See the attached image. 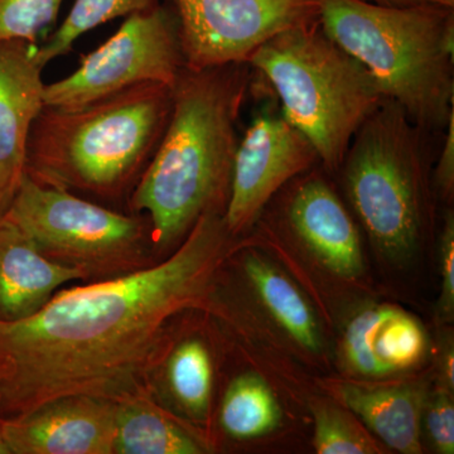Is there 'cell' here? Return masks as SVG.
Here are the masks:
<instances>
[{
    "instance_id": "6da1fadb",
    "label": "cell",
    "mask_w": 454,
    "mask_h": 454,
    "mask_svg": "<svg viewBox=\"0 0 454 454\" xmlns=\"http://www.w3.org/2000/svg\"><path fill=\"white\" fill-rule=\"evenodd\" d=\"M230 235L219 211L206 212L168 259L0 319V406L20 417L62 397L151 396L149 380L172 352L170 325L207 298Z\"/></svg>"
},
{
    "instance_id": "7a4b0ae2",
    "label": "cell",
    "mask_w": 454,
    "mask_h": 454,
    "mask_svg": "<svg viewBox=\"0 0 454 454\" xmlns=\"http://www.w3.org/2000/svg\"><path fill=\"white\" fill-rule=\"evenodd\" d=\"M247 88L244 64L182 68L166 129L130 200L133 210L148 214L155 247L186 236L229 197Z\"/></svg>"
},
{
    "instance_id": "3957f363",
    "label": "cell",
    "mask_w": 454,
    "mask_h": 454,
    "mask_svg": "<svg viewBox=\"0 0 454 454\" xmlns=\"http://www.w3.org/2000/svg\"><path fill=\"white\" fill-rule=\"evenodd\" d=\"M170 109L172 88L157 82L79 107L44 106L29 137L26 173L49 186L119 196L151 160Z\"/></svg>"
},
{
    "instance_id": "277c9868",
    "label": "cell",
    "mask_w": 454,
    "mask_h": 454,
    "mask_svg": "<svg viewBox=\"0 0 454 454\" xmlns=\"http://www.w3.org/2000/svg\"><path fill=\"white\" fill-rule=\"evenodd\" d=\"M319 26L357 59L415 125L446 129L454 113V12L443 5L385 7L318 0Z\"/></svg>"
},
{
    "instance_id": "5b68a950",
    "label": "cell",
    "mask_w": 454,
    "mask_h": 454,
    "mask_svg": "<svg viewBox=\"0 0 454 454\" xmlns=\"http://www.w3.org/2000/svg\"><path fill=\"white\" fill-rule=\"evenodd\" d=\"M247 62L276 89L283 118L309 140L328 170L340 168L355 134L387 98L319 22L279 33Z\"/></svg>"
},
{
    "instance_id": "8992f818",
    "label": "cell",
    "mask_w": 454,
    "mask_h": 454,
    "mask_svg": "<svg viewBox=\"0 0 454 454\" xmlns=\"http://www.w3.org/2000/svg\"><path fill=\"white\" fill-rule=\"evenodd\" d=\"M424 134L385 98L355 134L343 160L352 207L376 249L395 262L413 255L426 223Z\"/></svg>"
},
{
    "instance_id": "52a82bcc",
    "label": "cell",
    "mask_w": 454,
    "mask_h": 454,
    "mask_svg": "<svg viewBox=\"0 0 454 454\" xmlns=\"http://www.w3.org/2000/svg\"><path fill=\"white\" fill-rule=\"evenodd\" d=\"M46 258L85 280L113 279L151 267V226L25 175L4 215Z\"/></svg>"
},
{
    "instance_id": "ba28073f",
    "label": "cell",
    "mask_w": 454,
    "mask_h": 454,
    "mask_svg": "<svg viewBox=\"0 0 454 454\" xmlns=\"http://www.w3.org/2000/svg\"><path fill=\"white\" fill-rule=\"evenodd\" d=\"M184 67L177 18L158 5L128 17L70 76L44 86V106L79 107L139 83L172 88Z\"/></svg>"
},
{
    "instance_id": "9c48e42d",
    "label": "cell",
    "mask_w": 454,
    "mask_h": 454,
    "mask_svg": "<svg viewBox=\"0 0 454 454\" xmlns=\"http://www.w3.org/2000/svg\"><path fill=\"white\" fill-rule=\"evenodd\" d=\"M184 66L247 64L262 44L319 22L318 0H175Z\"/></svg>"
},
{
    "instance_id": "30bf717a",
    "label": "cell",
    "mask_w": 454,
    "mask_h": 454,
    "mask_svg": "<svg viewBox=\"0 0 454 454\" xmlns=\"http://www.w3.org/2000/svg\"><path fill=\"white\" fill-rule=\"evenodd\" d=\"M318 160L309 140L284 118L259 116L236 151L223 215L230 234L252 226L278 191Z\"/></svg>"
},
{
    "instance_id": "8fae6325",
    "label": "cell",
    "mask_w": 454,
    "mask_h": 454,
    "mask_svg": "<svg viewBox=\"0 0 454 454\" xmlns=\"http://www.w3.org/2000/svg\"><path fill=\"white\" fill-rule=\"evenodd\" d=\"M116 413L109 400L68 396L0 424L11 453L112 454Z\"/></svg>"
},
{
    "instance_id": "7c38bea8",
    "label": "cell",
    "mask_w": 454,
    "mask_h": 454,
    "mask_svg": "<svg viewBox=\"0 0 454 454\" xmlns=\"http://www.w3.org/2000/svg\"><path fill=\"white\" fill-rule=\"evenodd\" d=\"M35 50L23 41L0 43V217L25 177L29 137L44 107Z\"/></svg>"
},
{
    "instance_id": "4fadbf2b",
    "label": "cell",
    "mask_w": 454,
    "mask_h": 454,
    "mask_svg": "<svg viewBox=\"0 0 454 454\" xmlns=\"http://www.w3.org/2000/svg\"><path fill=\"white\" fill-rule=\"evenodd\" d=\"M426 348L419 322L390 306L361 310L349 321L342 340L346 365L364 378L411 369L422 360Z\"/></svg>"
},
{
    "instance_id": "5bb4252c",
    "label": "cell",
    "mask_w": 454,
    "mask_h": 454,
    "mask_svg": "<svg viewBox=\"0 0 454 454\" xmlns=\"http://www.w3.org/2000/svg\"><path fill=\"white\" fill-rule=\"evenodd\" d=\"M298 238L337 276L356 278L364 270L360 235L343 203L325 181L301 182L288 206Z\"/></svg>"
},
{
    "instance_id": "9a60e30c",
    "label": "cell",
    "mask_w": 454,
    "mask_h": 454,
    "mask_svg": "<svg viewBox=\"0 0 454 454\" xmlns=\"http://www.w3.org/2000/svg\"><path fill=\"white\" fill-rule=\"evenodd\" d=\"M85 280L76 269L46 258L31 238L0 217V319L16 321L37 312L59 286Z\"/></svg>"
},
{
    "instance_id": "2e32d148",
    "label": "cell",
    "mask_w": 454,
    "mask_h": 454,
    "mask_svg": "<svg viewBox=\"0 0 454 454\" xmlns=\"http://www.w3.org/2000/svg\"><path fill=\"white\" fill-rule=\"evenodd\" d=\"M340 403L376 437L403 454L422 453L423 399L411 387H363L343 382L336 387Z\"/></svg>"
},
{
    "instance_id": "e0dca14e",
    "label": "cell",
    "mask_w": 454,
    "mask_h": 454,
    "mask_svg": "<svg viewBox=\"0 0 454 454\" xmlns=\"http://www.w3.org/2000/svg\"><path fill=\"white\" fill-rule=\"evenodd\" d=\"M203 448L190 433L164 415L149 396L118 404L114 453L200 454Z\"/></svg>"
},
{
    "instance_id": "ac0fdd59",
    "label": "cell",
    "mask_w": 454,
    "mask_h": 454,
    "mask_svg": "<svg viewBox=\"0 0 454 454\" xmlns=\"http://www.w3.org/2000/svg\"><path fill=\"white\" fill-rule=\"evenodd\" d=\"M244 270L250 283L280 327L301 348L318 352L321 333L309 304L279 269L259 255H247Z\"/></svg>"
},
{
    "instance_id": "d6986e66",
    "label": "cell",
    "mask_w": 454,
    "mask_h": 454,
    "mask_svg": "<svg viewBox=\"0 0 454 454\" xmlns=\"http://www.w3.org/2000/svg\"><path fill=\"white\" fill-rule=\"evenodd\" d=\"M282 422L277 397L262 376L247 372L227 387L221 405V424L232 438L254 439L273 432Z\"/></svg>"
},
{
    "instance_id": "ffe728a7",
    "label": "cell",
    "mask_w": 454,
    "mask_h": 454,
    "mask_svg": "<svg viewBox=\"0 0 454 454\" xmlns=\"http://www.w3.org/2000/svg\"><path fill=\"white\" fill-rule=\"evenodd\" d=\"M160 5V0H74L70 13L55 35L41 49L35 50L38 64L44 66L64 56L77 38L115 18L151 11Z\"/></svg>"
},
{
    "instance_id": "44dd1931",
    "label": "cell",
    "mask_w": 454,
    "mask_h": 454,
    "mask_svg": "<svg viewBox=\"0 0 454 454\" xmlns=\"http://www.w3.org/2000/svg\"><path fill=\"white\" fill-rule=\"evenodd\" d=\"M170 390L179 404L196 418L210 411L212 365L207 348L199 340H187L172 349L167 358Z\"/></svg>"
},
{
    "instance_id": "7402d4cb",
    "label": "cell",
    "mask_w": 454,
    "mask_h": 454,
    "mask_svg": "<svg viewBox=\"0 0 454 454\" xmlns=\"http://www.w3.org/2000/svg\"><path fill=\"white\" fill-rule=\"evenodd\" d=\"M316 452L319 454L382 453L356 420L339 406L319 402L312 405Z\"/></svg>"
},
{
    "instance_id": "603a6c76",
    "label": "cell",
    "mask_w": 454,
    "mask_h": 454,
    "mask_svg": "<svg viewBox=\"0 0 454 454\" xmlns=\"http://www.w3.org/2000/svg\"><path fill=\"white\" fill-rule=\"evenodd\" d=\"M62 0H0V43L23 41L35 44L55 22Z\"/></svg>"
},
{
    "instance_id": "cb8c5ba5",
    "label": "cell",
    "mask_w": 454,
    "mask_h": 454,
    "mask_svg": "<svg viewBox=\"0 0 454 454\" xmlns=\"http://www.w3.org/2000/svg\"><path fill=\"white\" fill-rule=\"evenodd\" d=\"M452 393V391H450ZM426 428L435 450L454 453V405L450 390H439L427 409Z\"/></svg>"
},
{
    "instance_id": "d4e9b609",
    "label": "cell",
    "mask_w": 454,
    "mask_h": 454,
    "mask_svg": "<svg viewBox=\"0 0 454 454\" xmlns=\"http://www.w3.org/2000/svg\"><path fill=\"white\" fill-rule=\"evenodd\" d=\"M441 255L442 291L438 301L439 318L450 321L454 313V219L448 214L439 244Z\"/></svg>"
},
{
    "instance_id": "484cf974",
    "label": "cell",
    "mask_w": 454,
    "mask_h": 454,
    "mask_svg": "<svg viewBox=\"0 0 454 454\" xmlns=\"http://www.w3.org/2000/svg\"><path fill=\"white\" fill-rule=\"evenodd\" d=\"M446 138L435 169V184L442 195L450 197L454 190V113L446 128Z\"/></svg>"
},
{
    "instance_id": "4316f807",
    "label": "cell",
    "mask_w": 454,
    "mask_h": 454,
    "mask_svg": "<svg viewBox=\"0 0 454 454\" xmlns=\"http://www.w3.org/2000/svg\"><path fill=\"white\" fill-rule=\"evenodd\" d=\"M385 7H413V5L435 4L454 8V0H365Z\"/></svg>"
},
{
    "instance_id": "83f0119b",
    "label": "cell",
    "mask_w": 454,
    "mask_h": 454,
    "mask_svg": "<svg viewBox=\"0 0 454 454\" xmlns=\"http://www.w3.org/2000/svg\"><path fill=\"white\" fill-rule=\"evenodd\" d=\"M453 348H448L442 356V378H443L446 389L453 391L454 375H453Z\"/></svg>"
},
{
    "instance_id": "f1b7e54d",
    "label": "cell",
    "mask_w": 454,
    "mask_h": 454,
    "mask_svg": "<svg viewBox=\"0 0 454 454\" xmlns=\"http://www.w3.org/2000/svg\"><path fill=\"white\" fill-rule=\"evenodd\" d=\"M7 453H11V450H9L7 443H5L4 438H3L2 424H0V454Z\"/></svg>"
}]
</instances>
